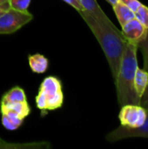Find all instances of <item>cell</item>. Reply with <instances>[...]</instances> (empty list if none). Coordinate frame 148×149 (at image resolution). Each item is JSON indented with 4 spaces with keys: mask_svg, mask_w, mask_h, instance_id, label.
Listing matches in <instances>:
<instances>
[{
    "mask_svg": "<svg viewBox=\"0 0 148 149\" xmlns=\"http://www.w3.org/2000/svg\"><path fill=\"white\" fill-rule=\"evenodd\" d=\"M79 13L100 45L110 66L113 79H115L126 44L121 31L117 29L107 16L96 17L85 10L79 11Z\"/></svg>",
    "mask_w": 148,
    "mask_h": 149,
    "instance_id": "6da1fadb",
    "label": "cell"
},
{
    "mask_svg": "<svg viewBox=\"0 0 148 149\" xmlns=\"http://www.w3.org/2000/svg\"><path fill=\"white\" fill-rule=\"evenodd\" d=\"M138 45L126 41L120 68L114 79L118 102L120 107L127 104L140 105V99L134 89V77L138 66Z\"/></svg>",
    "mask_w": 148,
    "mask_h": 149,
    "instance_id": "7a4b0ae2",
    "label": "cell"
},
{
    "mask_svg": "<svg viewBox=\"0 0 148 149\" xmlns=\"http://www.w3.org/2000/svg\"><path fill=\"white\" fill-rule=\"evenodd\" d=\"M35 100L37 107L42 113L60 108L64 103L61 81L54 76L46 77L40 84Z\"/></svg>",
    "mask_w": 148,
    "mask_h": 149,
    "instance_id": "3957f363",
    "label": "cell"
},
{
    "mask_svg": "<svg viewBox=\"0 0 148 149\" xmlns=\"http://www.w3.org/2000/svg\"><path fill=\"white\" fill-rule=\"evenodd\" d=\"M33 15L30 11H19L9 8L0 17V34H10L30 23Z\"/></svg>",
    "mask_w": 148,
    "mask_h": 149,
    "instance_id": "277c9868",
    "label": "cell"
},
{
    "mask_svg": "<svg viewBox=\"0 0 148 149\" xmlns=\"http://www.w3.org/2000/svg\"><path fill=\"white\" fill-rule=\"evenodd\" d=\"M147 111L140 105L127 104L121 107L119 119L121 126L135 128L142 126L147 120Z\"/></svg>",
    "mask_w": 148,
    "mask_h": 149,
    "instance_id": "5b68a950",
    "label": "cell"
},
{
    "mask_svg": "<svg viewBox=\"0 0 148 149\" xmlns=\"http://www.w3.org/2000/svg\"><path fill=\"white\" fill-rule=\"evenodd\" d=\"M147 120L142 126L135 128H129L120 126L107 135V140L109 141H117L127 138H148V109H147Z\"/></svg>",
    "mask_w": 148,
    "mask_h": 149,
    "instance_id": "8992f818",
    "label": "cell"
},
{
    "mask_svg": "<svg viewBox=\"0 0 148 149\" xmlns=\"http://www.w3.org/2000/svg\"><path fill=\"white\" fill-rule=\"evenodd\" d=\"M121 27V34L125 40L137 45L146 37L147 32V29L135 17Z\"/></svg>",
    "mask_w": 148,
    "mask_h": 149,
    "instance_id": "52a82bcc",
    "label": "cell"
},
{
    "mask_svg": "<svg viewBox=\"0 0 148 149\" xmlns=\"http://www.w3.org/2000/svg\"><path fill=\"white\" fill-rule=\"evenodd\" d=\"M0 111L2 113V124L7 130H17L23 124L24 119L20 117L16 113L3 107H1Z\"/></svg>",
    "mask_w": 148,
    "mask_h": 149,
    "instance_id": "ba28073f",
    "label": "cell"
},
{
    "mask_svg": "<svg viewBox=\"0 0 148 149\" xmlns=\"http://www.w3.org/2000/svg\"><path fill=\"white\" fill-rule=\"evenodd\" d=\"M28 61L31 71L35 73H44L47 71L49 66L48 58L39 53L30 55L28 57Z\"/></svg>",
    "mask_w": 148,
    "mask_h": 149,
    "instance_id": "9c48e42d",
    "label": "cell"
},
{
    "mask_svg": "<svg viewBox=\"0 0 148 149\" xmlns=\"http://www.w3.org/2000/svg\"><path fill=\"white\" fill-rule=\"evenodd\" d=\"M148 86V71L137 68L134 77V89L140 99Z\"/></svg>",
    "mask_w": 148,
    "mask_h": 149,
    "instance_id": "30bf717a",
    "label": "cell"
},
{
    "mask_svg": "<svg viewBox=\"0 0 148 149\" xmlns=\"http://www.w3.org/2000/svg\"><path fill=\"white\" fill-rule=\"evenodd\" d=\"M113 8L114 13H115V15H116V17H117L121 26H123L128 21H130L135 17L134 11L132 10L126 5H125L124 3H120V1L117 3H115L113 6Z\"/></svg>",
    "mask_w": 148,
    "mask_h": 149,
    "instance_id": "8fae6325",
    "label": "cell"
},
{
    "mask_svg": "<svg viewBox=\"0 0 148 149\" xmlns=\"http://www.w3.org/2000/svg\"><path fill=\"white\" fill-rule=\"evenodd\" d=\"M26 100L24 90L19 86H15L8 91L2 98L0 104H9L14 102H22Z\"/></svg>",
    "mask_w": 148,
    "mask_h": 149,
    "instance_id": "7c38bea8",
    "label": "cell"
},
{
    "mask_svg": "<svg viewBox=\"0 0 148 149\" xmlns=\"http://www.w3.org/2000/svg\"><path fill=\"white\" fill-rule=\"evenodd\" d=\"M0 107H3L6 109H9L17 114H18L22 118L27 117L31 113V107L27 102L22 101V102H14V103H9V104H0Z\"/></svg>",
    "mask_w": 148,
    "mask_h": 149,
    "instance_id": "4fadbf2b",
    "label": "cell"
},
{
    "mask_svg": "<svg viewBox=\"0 0 148 149\" xmlns=\"http://www.w3.org/2000/svg\"><path fill=\"white\" fill-rule=\"evenodd\" d=\"M80 3L82 8L86 10L91 12L96 17H104L106 16L104 10L101 9L99 4L97 3V0H79Z\"/></svg>",
    "mask_w": 148,
    "mask_h": 149,
    "instance_id": "5bb4252c",
    "label": "cell"
},
{
    "mask_svg": "<svg viewBox=\"0 0 148 149\" xmlns=\"http://www.w3.org/2000/svg\"><path fill=\"white\" fill-rule=\"evenodd\" d=\"M135 18L138 19L147 29H148V7L141 4L136 11H134Z\"/></svg>",
    "mask_w": 148,
    "mask_h": 149,
    "instance_id": "9a60e30c",
    "label": "cell"
},
{
    "mask_svg": "<svg viewBox=\"0 0 148 149\" xmlns=\"http://www.w3.org/2000/svg\"><path fill=\"white\" fill-rule=\"evenodd\" d=\"M138 48L140 49L143 60H144V69L148 71V29L146 37L138 44Z\"/></svg>",
    "mask_w": 148,
    "mask_h": 149,
    "instance_id": "2e32d148",
    "label": "cell"
},
{
    "mask_svg": "<svg viewBox=\"0 0 148 149\" xmlns=\"http://www.w3.org/2000/svg\"><path fill=\"white\" fill-rule=\"evenodd\" d=\"M10 7L19 11H29L28 8L31 0H7Z\"/></svg>",
    "mask_w": 148,
    "mask_h": 149,
    "instance_id": "e0dca14e",
    "label": "cell"
},
{
    "mask_svg": "<svg viewBox=\"0 0 148 149\" xmlns=\"http://www.w3.org/2000/svg\"><path fill=\"white\" fill-rule=\"evenodd\" d=\"M120 3H124L127 7H129L132 10L136 11L138 8L142 4L139 0H119Z\"/></svg>",
    "mask_w": 148,
    "mask_h": 149,
    "instance_id": "ac0fdd59",
    "label": "cell"
},
{
    "mask_svg": "<svg viewBox=\"0 0 148 149\" xmlns=\"http://www.w3.org/2000/svg\"><path fill=\"white\" fill-rule=\"evenodd\" d=\"M65 3H66L67 4H69L70 6H72L73 9H75L78 12L80 10H83L84 9L82 8L80 3L79 2V0H62Z\"/></svg>",
    "mask_w": 148,
    "mask_h": 149,
    "instance_id": "d6986e66",
    "label": "cell"
},
{
    "mask_svg": "<svg viewBox=\"0 0 148 149\" xmlns=\"http://www.w3.org/2000/svg\"><path fill=\"white\" fill-rule=\"evenodd\" d=\"M23 145H15V144H10L6 141H4L3 139L0 138V148H23Z\"/></svg>",
    "mask_w": 148,
    "mask_h": 149,
    "instance_id": "ffe728a7",
    "label": "cell"
},
{
    "mask_svg": "<svg viewBox=\"0 0 148 149\" xmlns=\"http://www.w3.org/2000/svg\"><path fill=\"white\" fill-rule=\"evenodd\" d=\"M140 105L141 107H143L144 108L148 109V86L147 88L146 89L144 94L140 98Z\"/></svg>",
    "mask_w": 148,
    "mask_h": 149,
    "instance_id": "44dd1931",
    "label": "cell"
},
{
    "mask_svg": "<svg viewBox=\"0 0 148 149\" xmlns=\"http://www.w3.org/2000/svg\"><path fill=\"white\" fill-rule=\"evenodd\" d=\"M10 8V4L8 3V1H5L2 3H0V17Z\"/></svg>",
    "mask_w": 148,
    "mask_h": 149,
    "instance_id": "7402d4cb",
    "label": "cell"
},
{
    "mask_svg": "<svg viewBox=\"0 0 148 149\" xmlns=\"http://www.w3.org/2000/svg\"><path fill=\"white\" fill-rule=\"evenodd\" d=\"M106 2H108L112 6H113L115 3H117L118 2H119V0H106Z\"/></svg>",
    "mask_w": 148,
    "mask_h": 149,
    "instance_id": "603a6c76",
    "label": "cell"
},
{
    "mask_svg": "<svg viewBox=\"0 0 148 149\" xmlns=\"http://www.w3.org/2000/svg\"><path fill=\"white\" fill-rule=\"evenodd\" d=\"M5 1H7V0H0V3H3Z\"/></svg>",
    "mask_w": 148,
    "mask_h": 149,
    "instance_id": "cb8c5ba5",
    "label": "cell"
}]
</instances>
